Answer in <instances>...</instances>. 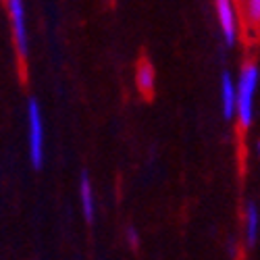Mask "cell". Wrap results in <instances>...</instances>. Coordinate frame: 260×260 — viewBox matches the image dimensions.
I'll return each mask as SVG.
<instances>
[{
    "instance_id": "1",
    "label": "cell",
    "mask_w": 260,
    "mask_h": 260,
    "mask_svg": "<svg viewBox=\"0 0 260 260\" xmlns=\"http://www.w3.org/2000/svg\"><path fill=\"white\" fill-rule=\"evenodd\" d=\"M258 81L260 69L256 67V62H246L240 71V79L235 83V119L242 132H248L254 121V96Z\"/></svg>"
},
{
    "instance_id": "2",
    "label": "cell",
    "mask_w": 260,
    "mask_h": 260,
    "mask_svg": "<svg viewBox=\"0 0 260 260\" xmlns=\"http://www.w3.org/2000/svg\"><path fill=\"white\" fill-rule=\"evenodd\" d=\"M27 140H29V160L34 169L44 165V121H42V111L36 98L27 102Z\"/></svg>"
},
{
    "instance_id": "3",
    "label": "cell",
    "mask_w": 260,
    "mask_h": 260,
    "mask_svg": "<svg viewBox=\"0 0 260 260\" xmlns=\"http://www.w3.org/2000/svg\"><path fill=\"white\" fill-rule=\"evenodd\" d=\"M9 15H11V23L15 31V42H17V50L21 58H27L29 52V42H27V25H25V7L23 0H7Z\"/></svg>"
},
{
    "instance_id": "4",
    "label": "cell",
    "mask_w": 260,
    "mask_h": 260,
    "mask_svg": "<svg viewBox=\"0 0 260 260\" xmlns=\"http://www.w3.org/2000/svg\"><path fill=\"white\" fill-rule=\"evenodd\" d=\"M216 13H219V23H221L225 42L231 48L237 42V19H235L233 0H216Z\"/></svg>"
},
{
    "instance_id": "5",
    "label": "cell",
    "mask_w": 260,
    "mask_h": 260,
    "mask_svg": "<svg viewBox=\"0 0 260 260\" xmlns=\"http://www.w3.org/2000/svg\"><path fill=\"white\" fill-rule=\"evenodd\" d=\"M136 83H138V90L140 94L150 100L154 96V85H156V71H154V64L150 62L148 58H140L138 62V69H136Z\"/></svg>"
},
{
    "instance_id": "6",
    "label": "cell",
    "mask_w": 260,
    "mask_h": 260,
    "mask_svg": "<svg viewBox=\"0 0 260 260\" xmlns=\"http://www.w3.org/2000/svg\"><path fill=\"white\" fill-rule=\"evenodd\" d=\"M221 104H223V117L227 121L235 119V81L229 73L221 77Z\"/></svg>"
},
{
    "instance_id": "7",
    "label": "cell",
    "mask_w": 260,
    "mask_h": 260,
    "mask_svg": "<svg viewBox=\"0 0 260 260\" xmlns=\"http://www.w3.org/2000/svg\"><path fill=\"white\" fill-rule=\"evenodd\" d=\"M244 25L250 36H260V0H242L240 3Z\"/></svg>"
},
{
    "instance_id": "8",
    "label": "cell",
    "mask_w": 260,
    "mask_h": 260,
    "mask_svg": "<svg viewBox=\"0 0 260 260\" xmlns=\"http://www.w3.org/2000/svg\"><path fill=\"white\" fill-rule=\"evenodd\" d=\"M79 198H81V206H83V216L85 221L92 223L94 221V191H92V181L88 177V173H81L79 179Z\"/></svg>"
},
{
    "instance_id": "9",
    "label": "cell",
    "mask_w": 260,
    "mask_h": 260,
    "mask_svg": "<svg viewBox=\"0 0 260 260\" xmlns=\"http://www.w3.org/2000/svg\"><path fill=\"white\" fill-rule=\"evenodd\" d=\"M244 221H246V244L248 248H254L258 242V231H260V214L256 204H248L244 212Z\"/></svg>"
},
{
    "instance_id": "10",
    "label": "cell",
    "mask_w": 260,
    "mask_h": 260,
    "mask_svg": "<svg viewBox=\"0 0 260 260\" xmlns=\"http://www.w3.org/2000/svg\"><path fill=\"white\" fill-rule=\"evenodd\" d=\"M125 235H127V244H129V248H132V250H138V248H140V235H138L136 227H127Z\"/></svg>"
},
{
    "instance_id": "11",
    "label": "cell",
    "mask_w": 260,
    "mask_h": 260,
    "mask_svg": "<svg viewBox=\"0 0 260 260\" xmlns=\"http://www.w3.org/2000/svg\"><path fill=\"white\" fill-rule=\"evenodd\" d=\"M256 148H258V154H260V140H258V144H256Z\"/></svg>"
}]
</instances>
